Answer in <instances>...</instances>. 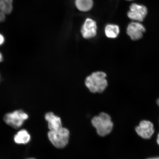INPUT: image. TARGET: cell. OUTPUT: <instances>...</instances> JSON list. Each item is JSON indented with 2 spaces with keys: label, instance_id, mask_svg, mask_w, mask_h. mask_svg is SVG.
<instances>
[{
  "label": "cell",
  "instance_id": "cell-1",
  "mask_svg": "<svg viewBox=\"0 0 159 159\" xmlns=\"http://www.w3.org/2000/svg\"><path fill=\"white\" fill-rule=\"evenodd\" d=\"M106 77V73L102 71L93 73L85 79V85L91 93H102L108 86Z\"/></svg>",
  "mask_w": 159,
  "mask_h": 159
},
{
  "label": "cell",
  "instance_id": "cell-2",
  "mask_svg": "<svg viewBox=\"0 0 159 159\" xmlns=\"http://www.w3.org/2000/svg\"><path fill=\"white\" fill-rule=\"evenodd\" d=\"M91 122L99 136H106L112 130L114 125L111 117L107 113H101L99 116L93 118Z\"/></svg>",
  "mask_w": 159,
  "mask_h": 159
},
{
  "label": "cell",
  "instance_id": "cell-3",
  "mask_svg": "<svg viewBox=\"0 0 159 159\" xmlns=\"http://www.w3.org/2000/svg\"><path fill=\"white\" fill-rule=\"evenodd\" d=\"M29 118V115L22 110L19 109L7 113L3 116L6 124L15 129L21 128L26 120Z\"/></svg>",
  "mask_w": 159,
  "mask_h": 159
},
{
  "label": "cell",
  "instance_id": "cell-4",
  "mask_svg": "<svg viewBox=\"0 0 159 159\" xmlns=\"http://www.w3.org/2000/svg\"><path fill=\"white\" fill-rule=\"evenodd\" d=\"M70 132L68 129L61 128L56 130H49L48 136L50 141L56 148H62L68 144Z\"/></svg>",
  "mask_w": 159,
  "mask_h": 159
},
{
  "label": "cell",
  "instance_id": "cell-5",
  "mask_svg": "<svg viewBox=\"0 0 159 159\" xmlns=\"http://www.w3.org/2000/svg\"><path fill=\"white\" fill-rule=\"evenodd\" d=\"M135 130L139 136L145 139H150L154 133L153 124L150 121L143 120L135 128Z\"/></svg>",
  "mask_w": 159,
  "mask_h": 159
},
{
  "label": "cell",
  "instance_id": "cell-6",
  "mask_svg": "<svg viewBox=\"0 0 159 159\" xmlns=\"http://www.w3.org/2000/svg\"><path fill=\"white\" fill-rule=\"evenodd\" d=\"M148 9L145 6L133 3L130 7L128 16L129 19L134 20L142 21L148 14Z\"/></svg>",
  "mask_w": 159,
  "mask_h": 159
},
{
  "label": "cell",
  "instance_id": "cell-7",
  "mask_svg": "<svg viewBox=\"0 0 159 159\" xmlns=\"http://www.w3.org/2000/svg\"><path fill=\"white\" fill-rule=\"evenodd\" d=\"M146 31L144 26L138 22H134L129 25L127 34L132 40L136 41L142 38Z\"/></svg>",
  "mask_w": 159,
  "mask_h": 159
},
{
  "label": "cell",
  "instance_id": "cell-8",
  "mask_svg": "<svg viewBox=\"0 0 159 159\" xmlns=\"http://www.w3.org/2000/svg\"><path fill=\"white\" fill-rule=\"evenodd\" d=\"M81 35L84 38H92L96 35L97 25L96 22L90 18L85 20L81 29Z\"/></svg>",
  "mask_w": 159,
  "mask_h": 159
},
{
  "label": "cell",
  "instance_id": "cell-9",
  "mask_svg": "<svg viewBox=\"0 0 159 159\" xmlns=\"http://www.w3.org/2000/svg\"><path fill=\"white\" fill-rule=\"evenodd\" d=\"M45 118L48 124L49 130H56L62 128L61 118L53 113H47L45 115Z\"/></svg>",
  "mask_w": 159,
  "mask_h": 159
},
{
  "label": "cell",
  "instance_id": "cell-10",
  "mask_svg": "<svg viewBox=\"0 0 159 159\" xmlns=\"http://www.w3.org/2000/svg\"><path fill=\"white\" fill-rule=\"evenodd\" d=\"M13 0H0V22L5 20L6 15L11 12Z\"/></svg>",
  "mask_w": 159,
  "mask_h": 159
},
{
  "label": "cell",
  "instance_id": "cell-11",
  "mask_svg": "<svg viewBox=\"0 0 159 159\" xmlns=\"http://www.w3.org/2000/svg\"><path fill=\"white\" fill-rule=\"evenodd\" d=\"M31 136L26 129L19 130L14 136L13 140L15 143L18 144H27L30 142Z\"/></svg>",
  "mask_w": 159,
  "mask_h": 159
},
{
  "label": "cell",
  "instance_id": "cell-12",
  "mask_svg": "<svg viewBox=\"0 0 159 159\" xmlns=\"http://www.w3.org/2000/svg\"><path fill=\"white\" fill-rule=\"evenodd\" d=\"M120 33V29L118 25H108L105 27V33L106 36L110 39L116 38Z\"/></svg>",
  "mask_w": 159,
  "mask_h": 159
},
{
  "label": "cell",
  "instance_id": "cell-13",
  "mask_svg": "<svg viewBox=\"0 0 159 159\" xmlns=\"http://www.w3.org/2000/svg\"><path fill=\"white\" fill-rule=\"evenodd\" d=\"M92 0H75V5L77 9L81 11H87L93 7Z\"/></svg>",
  "mask_w": 159,
  "mask_h": 159
},
{
  "label": "cell",
  "instance_id": "cell-14",
  "mask_svg": "<svg viewBox=\"0 0 159 159\" xmlns=\"http://www.w3.org/2000/svg\"><path fill=\"white\" fill-rule=\"evenodd\" d=\"M5 39L3 36L1 34H0V45L3 44L4 42Z\"/></svg>",
  "mask_w": 159,
  "mask_h": 159
},
{
  "label": "cell",
  "instance_id": "cell-15",
  "mask_svg": "<svg viewBox=\"0 0 159 159\" xmlns=\"http://www.w3.org/2000/svg\"><path fill=\"white\" fill-rule=\"evenodd\" d=\"M3 61V57L2 55L1 54V53L0 52V62H1Z\"/></svg>",
  "mask_w": 159,
  "mask_h": 159
},
{
  "label": "cell",
  "instance_id": "cell-16",
  "mask_svg": "<svg viewBox=\"0 0 159 159\" xmlns=\"http://www.w3.org/2000/svg\"><path fill=\"white\" fill-rule=\"evenodd\" d=\"M157 142L159 146V133L157 135Z\"/></svg>",
  "mask_w": 159,
  "mask_h": 159
},
{
  "label": "cell",
  "instance_id": "cell-17",
  "mask_svg": "<svg viewBox=\"0 0 159 159\" xmlns=\"http://www.w3.org/2000/svg\"><path fill=\"white\" fill-rule=\"evenodd\" d=\"M147 159H159V157H154L148 158Z\"/></svg>",
  "mask_w": 159,
  "mask_h": 159
},
{
  "label": "cell",
  "instance_id": "cell-18",
  "mask_svg": "<svg viewBox=\"0 0 159 159\" xmlns=\"http://www.w3.org/2000/svg\"><path fill=\"white\" fill-rule=\"evenodd\" d=\"M157 104L158 106L159 107V98L157 100Z\"/></svg>",
  "mask_w": 159,
  "mask_h": 159
},
{
  "label": "cell",
  "instance_id": "cell-19",
  "mask_svg": "<svg viewBox=\"0 0 159 159\" xmlns=\"http://www.w3.org/2000/svg\"><path fill=\"white\" fill-rule=\"evenodd\" d=\"M27 159H35L34 158H28Z\"/></svg>",
  "mask_w": 159,
  "mask_h": 159
},
{
  "label": "cell",
  "instance_id": "cell-20",
  "mask_svg": "<svg viewBox=\"0 0 159 159\" xmlns=\"http://www.w3.org/2000/svg\"><path fill=\"white\" fill-rule=\"evenodd\" d=\"M127 1H133V0H127Z\"/></svg>",
  "mask_w": 159,
  "mask_h": 159
}]
</instances>
